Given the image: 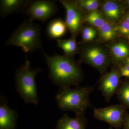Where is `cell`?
Here are the masks:
<instances>
[{
	"instance_id": "cell-1",
	"label": "cell",
	"mask_w": 129,
	"mask_h": 129,
	"mask_svg": "<svg viewBox=\"0 0 129 129\" xmlns=\"http://www.w3.org/2000/svg\"><path fill=\"white\" fill-rule=\"evenodd\" d=\"M49 70V76L60 89L79 86L82 82L83 73L78 63L71 57L55 54L50 56L43 52Z\"/></svg>"
},
{
	"instance_id": "cell-2",
	"label": "cell",
	"mask_w": 129,
	"mask_h": 129,
	"mask_svg": "<svg viewBox=\"0 0 129 129\" xmlns=\"http://www.w3.org/2000/svg\"><path fill=\"white\" fill-rule=\"evenodd\" d=\"M94 89L93 86H79L60 89L55 96L57 106L63 111L85 113L87 109L92 106L90 96Z\"/></svg>"
},
{
	"instance_id": "cell-3",
	"label": "cell",
	"mask_w": 129,
	"mask_h": 129,
	"mask_svg": "<svg viewBox=\"0 0 129 129\" xmlns=\"http://www.w3.org/2000/svg\"><path fill=\"white\" fill-rule=\"evenodd\" d=\"M40 68L32 69L26 57L24 64L17 69L15 74L17 92L25 103L37 105L39 102L36 77L42 70Z\"/></svg>"
},
{
	"instance_id": "cell-4",
	"label": "cell",
	"mask_w": 129,
	"mask_h": 129,
	"mask_svg": "<svg viewBox=\"0 0 129 129\" xmlns=\"http://www.w3.org/2000/svg\"><path fill=\"white\" fill-rule=\"evenodd\" d=\"M40 27L30 19L25 20L7 40L6 45L20 47L25 53L41 48Z\"/></svg>"
},
{
	"instance_id": "cell-5",
	"label": "cell",
	"mask_w": 129,
	"mask_h": 129,
	"mask_svg": "<svg viewBox=\"0 0 129 129\" xmlns=\"http://www.w3.org/2000/svg\"><path fill=\"white\" fill-rule=\"evenodd\" d=\"M81 59L101 73L106 71L110 63L106 50L97 44H92L83 48L81 52Z\"/></svg>"
},
{
	"instance_id": "cell-6",
	"label": "cell",
	"mask_w": 129,
	"mask_h": 129,
	"mask_svg": "<svg viewBox=\"0 0 129 129\" xmlns=\"http://www.w3.org/2000/svg\"><path fill=\"white\" fill-rule=\"evenodd\" d=\"M125 114L124 105L117 104L103 108H94V117L104 121L115 129H119L123 125Z\"/></svg>"
},
{
	"instance_id": "cell-7",
	"label": "cell",
	"mask_w": 129,
	"mask_h": 129,
	"mask_svg": "<svg viewBox=\"0 0 129 129\" xmlns=\"http://www.w3.org/2000/svg\"><path fill=\"white\" fill-rule=\"evenodd\" d=\"M57 9V5L55 1H31L27 7L26 12L31 21L38 20L45 23L53 17Z\"/></svg>"
},
{
	"instance_id": "cell-8",
	"label": "cell",
	"mask_w": 129,
	"mask_h": 129,
	"mask_svg": "<svg viewBox=\"0 0 129 129\" xmlns=\"http://www.w3.org/2000/svg\"><path fill=\"white\" fill-rule=\"evenodd\" d=\"M59 2L65 8L66 12L65 23L72 35L75 39L81 28L84 19L83 12L76 4V1L61 0Z\"/></svg>"
},
{
	"instance_id": "cell-9",
	"label": "cell",
	"mask_w": 129,
	"mask_h": 129,
	"mask_svg": "<svg viewBox=\"0 0 129 129\" xmlns=\"http://www.w3.org/2000/svg\"><path fill=\"white\" fill-rule=\"evenodd\" d=\"M120 77L119 70L114 68L104 75L101 80L98 89L107 102L117 93L120 86Z\"/></svg>"
},
{
	"instance_id": "cell-10",
	"label": "cell",
	"mask_w": 129,
	"mask_h": 129,
	"mask_svg": "<svg viewBox=\"0 0 129 129\" xmlns=\"http://www.w3.org/2000/svg\"><path fill=\"white\" fill-rule=\"evenodd\" d=\"M18 115L16 110L8 107L4 96H0V129H16Z\"/></svg>"
},
{
	"instance_id": "cell-11",
	"label": "cell",
	"mask_w": 129,
	"mask_h": 129,
	"mask_svg": "<svg viewBox=\"0 0 129 129\" xmlns=\"http://www.w3.org/2000/svg\"><path fill=\"white\" fill-rule=\"evenodd\" d=\"M87 123L85 113H76L74 118L64 113L57 120L56 129H86Z\"/></svg>"
},
{
	"instance_id": "cell-12",
	"label": "cell",
	"mask_w": 129,
	"mask_h": 129,
	"mask_svg": "<svg viewBox=\"0 0 129 129\" xmlns=\"http://www.w3.org/2000/svg\"><path fill=\"white\" fill-rule=\"evenodd\" d=\"M30 1L29 0L1 1V17H5L9 14L21 11L27 7Z\"/></svg>"
},
{
	"instance_id": "cell-13",
	"label": "cell",
	"mask_w": 129,
	"mask_h": 129,
	"mask_svg": "<svg viewBox=\"0 0 129 129\" xmlns=\"http://www.w3.org/2000/svg\"><path fill=\"white\" fill-rule=\"evenodd\" d=\"M103 15L108 21L112 22L117 21L121 16L122 10L120 5L114 1H107L102 7Z\"/></svg>"
},
{
	"instance_id": "cell-14",
	"label": "cell",
	"mask_w": 129,
	"mask_h": 129,
	"mask_svg": "<svg viewBox=\"0 0 129 129\" xmlns=\"http://www.w3.org/2000/svg\"><path fill=\"white\" fill-rule=\"evenodd\" d=\"M67 28L65 22L61 19H55L48 24L47 33L50 39L59 40L65 34Z\"/></svg>"
},
{
	"instance_id": "cell-15",
	"label": "cell",
	"mask_w": 129,
	"mask_h": 129,
	"mask_svg": "<svg viewBox=\"0 0 129 129\" xmlns=\"http://www.w3.org/2000/svg\"><path fill=\"white\" fill-rule=\"evenodd\" d=\"M109 49L115 63L125 60L129 56V47L122 42H116L109 46Z\"/></svg>"
},
{
	"instance_id": "cell-16",
	"label": "cell",
	"mask_w": 129,
	"mask_h": 129,
	"mask_svg": "<svg viewBox=\"0 0 129 129\" xmlns=\"http://www.w3.org/2000/svg\"><path fill=\"white\" fill-rule=\"evenodd\" d=\"M99 30V37L103 41H111L117 37L118 32L115 27L110 22L106 21Z\"/></svg>"
},
{
	"instance_id": "cell-17",
	"label": "cell",
	"mask_w": 129,
	"mask_h": 129,
	"mask_svg": "<svg viewBox=\"0 0 129 129\" xmlns=\"http://www.w3.org/2000/svg\"><path fill=\"white\" fill-rule=\"evenodd\" d=\"M57 47L61 48L64 52V55L71 57L76 53L78 47L75 39L72 37L67 40H58Z\"/></svg>"
},
{
	"instance_id": "cell-18",
	"label": "cell",
	"mask_w": 129,
	"mask_h": 129,
	"mask_svg": "<svg viewBox=\"0 0 129 129\" xmlns=\"http://www.w3.org/2000/svg\"><path fill=\"white\" fill-rule=\"evenodd\" d=\"M86 22L99 29L106 22L101 13L97 11L89 12L84 18Z\"/></svg>"
},
{
	"instance_id": "cell-19",
	"label": "cell",
	"mask_w": 129,
	"mask_h": 129,
	"mask_svg": "<svg viewBox=\"0 0 129 129\" xmlns=\"http://www.w3.org/2000/svg\"><path fill=\"white\" fill-rule=\"evenodd\" d=\"M76 4L83 12H90L96 11L99 6V1L97 0H79Z\"/></svg>"
},
{
	"instance_id": "cell-20",
	"label": "cell",
	"mask_w": 129,
	"mask_h": 129,
	"mask_svg": "<svg viewBox=\"0 0 129 129\" xmlns=\"http://www.w3.org/2000/svg\"><path fill=\"white\" fill-rule=\"evenodd\" d=\"M116 94L122 104L129 107V82L120 85Z\"/></svg>"
},
{
	"instance_id": "cell-21",
	"label": "cell",
	"mask_w": 129,
	"mask_h": 129,
	"mask_svg": "<svg viewBox=\"0 0 129 129\" xmlns=\"http://www.w3.org/2000/svg\"><path fill=\"white\" fill-rule=\"evenodd\" d=\"M97 31L94 28L86 27L82 31V39L85 42L91 41L94 39L96 36Z\"/></svg>"
},
{
	"instance_id": "cell-22",
	"label": "cell",
	"mask_w": 129,
	"mask_h": 129,
	"mask_svg": "<svg viewBox=\"0 0 129 129\" xmlns=\"http://www.w3.org/2000/svg\"><path fill=\"white\" fill-rule=\"evenodd\" d=\"M117 32L122 35L129 36V24L125 21H123L115 27Z\"/></svg>"
},
{
	"instance_id": "cell-23",
	"label": "cell",
	"mask_w": 129,
	"mask_h": 129,
	"mask_svg": "<svg viewBox=\"0 0 129 129\" xmlns=\"http://www.w3.org/2000/svg\"><path fill=\"white\" fill-rule=\"evenodd\" d=\"M118 69L121 76L129 78V65L125 64L124 66H121Z\"/></svg>"
},
{
	"instance_id": "cell-24",
	"label": "cell",
	"mask_w": 129,
	"mask_h": 129,
	"mask_svg": "<svg viewBox=\"0 0 129 129\" xmlns=\"http://www.w3.org/2000/svg\"><path fill=\"white\" fill-rule=\"evenodd\" d=\"M123 125L124 129H129V116L125 118Z\"/></svg>"
},
{
	"instance_id": "cell-25",
	"label": "cell",
	"mask_w": 129,
	"mask_h": 129,
	"mask_svg": "<svg viewBox=\"0 0 129 129\" xmlns=\"http://www.w3.org/2000/svg\"><path fill=\"white\" fill-rule=\"evenodd\" d=\"M124 21L129 24V13L125 16L124 18Z\"/></svg>"
},
{
	"instance_id": "cell-26",
	"label": "cell",
	"mask_w": 129,
	"mask_h": 129,
	"mask_svg": "<svg viewBox=\"0 0 129 129\" xmlns=\"http://www.w3.org/2000/svg\"><path fill=\"white\" fill-rule=\"evenodd\" d=\"M129 65V57L127 58L125 60V64Z\"/></svg>"
},
{
	"instance_id": "cell-27",
	"label": "cell",
	"mask_w": 129,
	"mask_h": 129,
	"mask_svg": "<svg viewBox=\"0 0 129 129\" xmlns=\"http://www.w3.org/2000/svg\"><path fill=\"white\" fill-rule=\"evenodd\" d=\"M108 129H113V128L112 127H110Z\"/></svg>"
},
{
	"instance_id": "cell-28",
	"label": "cell",
	"mask_w": 129,
	"mask_h": 129,
	"mask_svg": "<svg viewBox=\"0 0 129 129\" xmlns=\"http://www.w3.org/2000/svg\"><path fill=\"white\" fill-rule=\"evenodd\" d=\"M127 3H128V4L129 5V1H127Z\"/></svg>"
},
{
	"instance_id": "cell-29",
	"label": "cell",
	"mask_w": 129,
	"mask_h": 129,
	"mask_svg": "<svg viewBox=\"0 0 129 129\" xmlns=\"http://www.w3.org/2000/svg\"><path fill=\"white\" fill-rule=\"evenodd\" d=\"M128 39L129 41V36H128Z\"/></svg>"
}]
</instances>
